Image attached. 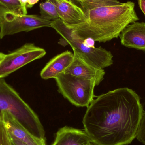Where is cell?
Here are the masks:
<instances>
[{
    "label": "cell",
    "instance_id": "cell-1",
    "mask_svg": "<svg viewBox=\"0 0 145 145\" xmlns=\"http://www.w3.org/2000/svg\"><path fill=\"white\" fill-rule=\"evenodd\" d=\"M144 111L134 91L116 89L97 96L87 107L84 131L97 145H127L136 138Z\"/></svg>",
    "mask_w": 145,
    "mask_h": 145
},
{
    "label": "cell",
    "instance_id": "cell-2",
    "mask_svg": "<svg viewBox=\"0 0 145 145\" xmlns=\"http://www.w3.org/2000/svg\"><path fill=\"white\" fill-rule=\"evenodd\" d=\"M84 11L87 16L86 21L66 25L83 40L90 37L99 42L118 38L128 25L139 19L135 10V3L132 1H117Z\"/></svg>",
    "mask_w": 145,
    "mask_h": 145
},
{
    "label": "cell",
    "instance_id": "cell-3",
    "mask_svg": "<svg viewBox=\"0 0 145 145\" xmlns=\"http://www.w3.org/2000/svg\"><path fill=\"white\" fill-rule=\"evenodd\" d=\"M10 112L33 136L46 143L44 128L35 112L3 78H0V115Z\"/></svg>",
    "mask_w": 145,
    "mask_h": 145
},
{
    "label": "cell",
    "instance_id": "cell-4",
    "mask_svg": "<svg viewBox=\"0 0 145 145\" xmlns=\"http://www.w3.org/2000/svg\"><path fill=\"white\" fill-rule=\"evenodd\" d=\"M53 28L70 45L74 54L89 64L99 69H104L113 64V55L103 48H89L83 39L69 28L60 18L52 20Z\"/></svg>",
    "mask_w": 145,
    "mask_h": 145
},
{
    "label": "cell",
    "instance_id": "cell-5",
    "mask_svg": "<svg viewBox=\"0 0 145 145\" xmlns=\"http://www.w3.org/2000/svg\"><path fill=\"white\" fill-rule=\"evenodd\" d=\"M58 91L77 107H87L94 99L95 82L63 73L54 78Z\"/></svg>",
    "mask_w": 145,
    "mask_h": 145
},
{
    "label": "cell",
    "instance_id": "cell-6",
    "mask_svg": "<svg viewBox=\"0 0 145 145\" xmlns=\"http://www.w3.org/2000/svg\"><path fill=\"white\" fill-rule=\"evenodd\" d=\"M51 22L38 15L17 14L0 8V39L23 31L51 27Z\"/></svg>",
    "mask_w": 145,
    "mask_h": 145
},
{
    "label": "cell",
    "instance_id": "cell-7",
    "mask_svg": "<svg viewBox=\"0 0 145 145\" xmlns=\"http://www.w3.org/2000/svg\"><path fill=\"white\" fill-rule=\"evenodd\" d=\"M46 50L34 43H26L8 54L0 62V78H4L26 65L43 57Z\"/></svg>",
    "mask_w": 145,
    "mask_h": 145
},
{
    "label": "cell",
    "instance_id": "cell-8",
    "mask_svg": "<svg viewBox=\"0 0 145 145\" xmlns=\"http://www.w3.org/2000/svg\"><path fill=\"white\" fill-rule=\"evenodd\" d=\"M0 118L12 138L29 145H46V143L30 133L10 112H1Z\"/></svg>",
    "mask_w": 145,
    "mask_h": 145
},
{
    "label": "cell",
    "instance_id": "cell-9",
    "mask_svg": "<svg viewBox=\"0 0 145 145\" xmlns=\"http://www.w3.org/2000/svg\"><path fill=\"white\" fill-rule=\"evenodd\" d=\"M73 54L74 59L72 63L64 72L84 79L95 81L96 85H99L104 79L105 74L104 70L89 64L76 54Z\"/></svg>",
    "mask_w": 145,
    "mask_h": 145
},
{
    "label": "cell",
    "instance_id": "cell-10",
    "mask_svg": "<svg viewBox=\"0 0 145 145\" xmlns=\"http://www.w3.org/2000/svg\"><path fill=\"white\" fill-rule=\"evenodd\" d=\"M56 7L59 18L66 25L85 22L87 17L82 8L69 0H49Z\"/></svg>",
    "mask_w": 145,
    "mask_h": 145
},
{
    "label": "cell",
    "instance_id": "cell-11",
    "mask_svg": "<svg viewBox=\"0 0 145 145\" xmlns=\"http://www.w3.org/2000/svg\"><path fill=\"white\" fill-rule=\"evenodd\" d=\"M121 43L127 47L145 51V23L135 22L120 34Z\"/></svg>",
    "mask_w": 145,
    "mask_h": 145
},
{
    "label": "cell",
    "instance_id": "cell-12",
    "mask_svg": "<svg viewBox=\"0 0 145 145\" xmlns=\"http://www.w3.org/2000/svg\"><path fill=\"white\" fill-rule=\"evenodd\" d=\"M74 54L66 51L58 54L51 59L40 72L41 77L43 79L55 78L63 73L72 63Z\"/></svg>",
    "mask_w": 145,
    "mask_h": 145
},
{
    "label": "cell",
    "instance_id": "cell-13",
    "mask_svg": "<svg viewBox=\"0 0 145 145\" xmlns=\"http://www.w3.org/2000/svg\"><path fill=\"white\" fill-rule=\"evenodd\" d=\"M91 142L85 131L65 126L59 129L51 145H89Z\"/></svg>",
    "mask_w": 145,
    "mask_h": 145
},
{
    "label": "cell",
    "instance_id": "cell-14",
    "mask_svg": "<svg viewBox=\"0 0 145 145\" xmlns=\"http://www.w3.org/2000/svg\"><path fill=\"white\" fill-rule=\"evenodd\" d=\"M40 8L41 16L43 18L51 21L59 18L56 7L49 0L40 3Z\"/></svg>",
    "mask_w": 145,
    "mask_h": 145
},
{
    "label": "cell",
    "instance_id": "cell-15",
    "mask_svg": "<svg viewBox=\"0 0 145 145\" xmlns=\"http://www.w3.org/2000/svg\"><path fill=\"white\" fill-rule=\"evenodd\" d=\"M79 3L83 11L111 4L117 0H76Z\"/></svg>",
    "mask_w": 145,
    "mask_h": 145
},
{
    "label": "cell",
    "instance_id": "cell-16",
    "mask_svg": "<svg viewBox=\"0 0 145 145\" xmlns=\"http://www.w3.org/2000/svg\"><path fill=\"white\" fill-rule=\"evenodd\" d=\"M0 8L17 14H23L18 0H0Z\"/></svg>",
    "mask_w": 145,
    "mask_h": 145
},
{
    "label": "cell",
    "instance_id": "cell-17",
    "mask_svg": "<svg viewBox=\"0 0 145 145\" xmlns=\"http://www.w3.org/2000/svg\"><path fill=\"white\" fill-rule=\"evenodd\" d=\"M0 145H14L11 135L0 118Z\"/></svg>",
    "mask_w": 145,
    "mask_h": 145
},
{
    "label": "cell",
    "instance_id": "cell-18",
    "mask_svg": "<svg viewBox=\"0 0 145 145\" xmlns=\"http://www.w3.org/2000/svg\"><path fill=\"white\" fill-rule=\"evenodd\" d=\"M136 138L145 145V112L144 111L137 132Z\"/></svg>",
    "mask_w": 145,
    "mask_h": 145
},
{
    "label": "cell",
    "instance_id": "cell-19",
    "mask_svg": "<svg viewBox=\"0 0 145 145\" xmlns=\"http://www.w3.org/2000/svg\"><path fill=\"white\" fill-rule=\"evenodd\" d=\"M22 8V12L24 15L27 14V4L28 0H18Z\"/></svg>",
    "mask_w": 145,
    "mask_h": 145
},
{
    "label": "cell",
    "instance_id": "cell-20",
    "mask_svg": "<svg viewBox=\"0 0 145 145\" xmlns=\"http://www.w3.org/2000/svg\"><path fill=\"white\" fill-rule=\"evenodd\" d=\"M84 43L89 48H95V42L93 39L92 38L88 37V38H86L84 40Z\"/></svg>",
    "mask_w": 145,
    "mask_h": 145
},
{
    "label": "cell",
    "instance_id": "cell-21",
    "mask_svg": "<svg viewBox=\"0 0 145 145\" xmlns=\"http://www.w3.org/2000/svg\"><path fill=\"white\" fill-rule=\"evenodd\" d=\"M140 8L145 16V0H138Z\"/></svg>",
    "mask_w": 145,
    "mask_h": 145
},
{
    "label": "cell",
    "instance_id": "cell-22",
    "mask_svg": "<svg viewBox=\"0 0 145 145\" xmlns=\"http://www.w3.org/2000/svg\"><path fill=\"white\" fill-rule=\"evenodd\" d=\"M39 0H28L27 2V7L31 8L35 4H36L39 2Z\"/></svg>",
    "mask_w": 145,
    "mask_h": 145
},
{
    "label": "cell",
    "instance_id": "cell-23",
    "mask_svg": "<svg viewBox=\"0 0 145 145\" xmlns=\"http://www.w3.org/2000/svg\"><path fill=\"white\" fill-rule=\"evenodd\" d=\"M12 138V140L14 144V145H29L24 142H22L17 139L14 138Z\"/></svg>",
    "mask_w": 145,
    "mask_h": 145
},
{
    "label": "cell",
    "instance_id": "cell-24",
    "mask_svg": "<svg viewBox=\"0 0 145 145\" xmlns=\"http://www.w3.org/2000/svg\"><path fill=\"white\" fill-rule=\"evenodd\" d=\"M5 55H6V54H4L0 52V62L4 58Z\"/></svg>",
    "mask_w": 145,
    "mask_h": 145
},
{
    "label": "cell",
    "instance_id": "cell-25",
    "mask_svg": "<svg viewBox=\"0 0 145 145\" xmlns=\"http://www.w3.org/2000/svg\"><path fill=\"white\" fill-rule=\"evenodd\" d=\"M89 145H97L95 144L94 143H93V142H91L90 143V144H89Z\"/></svg>",
    "mask_w": 145,
    "mask_h": 145
},
{
    "label": "cell",
    "instance_id": "cell-26",
    "mask_svg": "<svg viewBox=\"0 0 145 145\" xmlns=\"http://www.w3.org/2000/svg\"><path fill=\"white\" fill-rule=\"evenodd\" d=\"M69 1H71V0H69Z\"/></svg>",
    "mask_w": 145,
    "mask_h": 145
}]
</instances>
